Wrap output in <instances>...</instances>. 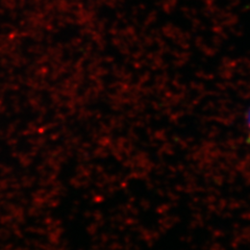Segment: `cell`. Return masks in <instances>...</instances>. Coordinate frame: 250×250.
I'll use <instances>...</instances> for the list:
<instances>
[{"label":"cell","instance_id":"cell-1","mask_svg":"<svg viewBox=\"0 0 250 250\" xmlns=\"http://www.w3.org/2000/svg\"><path fill=\"white\" fill-rule=\"evenodd\" d=\"M248 129H249V141H250V112L248 115Z\"/></svg>","mask_w":250,"mask_h":250}]
</instances>
